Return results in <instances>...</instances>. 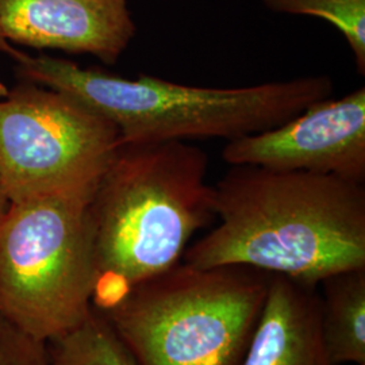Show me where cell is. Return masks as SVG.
<instances>
[{
    "mask_svg": "<svg viewBox=\"0 0 365 365\" xmlns=\"http://www.w3.org/2000/svg\"><path fill=\"white\" fill-rule=\"evenodd\" d=\"M217 227L184 252L318 286L365 268V185L334 175L230 165L214 185Z\"/></svg>",
    "mask_w": 365,
    "mask_h": 365,
    "instance_id": "1",
    "label": "cell"
},
{
    "mask_svg": "<svg viewBox=\"0 0 365 365\" xmlns=\"http://www.w3.org/2000/svg\"><path fill=\"white\" fill-rule=\"evenodd\" d=\"M207 170L209 156L188 143H119L90 203L95 310L179 264L192 235L215 220Z\"/></svg>",
    "mask_w": 365,
    "mask_h": 365,
    "instance_id": "2",
    "label": "cell"
},
{
    "mask_svg": "<svg viewBox=\"0 0 365 365\" xmlns=\"http://www.w3.org/2000/svg\"><path fill=\"white\" fill-rule=\"evenodd\" d=\"M15 64L22 81L63 92L105 118L119 143L232 141L276 128L333 92L327 75L218 88L149 75L122 78L49 54L22 53Z\"/></svg>",
    "mask_w": 365,
    "mask_h": 365,
    "instance_id": "3",
    "label": "cell"
},
{
    "mask_svg": "<svg viewBox=\"0 0 365 365\" xmlns=\"http://www.w3.org/2000/svg\"><path fill=\"white\" fill-rule=\"evenodd\" d=\"M271 276L182 261L99 313L137 365H241Z\"/></svg>",
    "mask_w": 365,
    "mask_h": 365,
    "instance_id": "4",
    "label": "cell"
},
{
    "mask_svg": "<svg viewBox=\"0 0 365 365\" xmlns=\"http://www.w3.org/2000/svg\"><path fill=\"white\" fill-rule=\"evenodd\" d=\"M93 191L11 203L0 220V318L39 342L63 337L91 313Z\"/></svg>",
    "mask_w": 365,
    "mask_h": 365,
    "instance_id": "5",
    "label": "cell"
},
{
    "mask_svg": "<svg viewBox=\"0 0 365 365\" xmlns=\"http://www.w3.org/2000/svg\"><path fill=\"white\" fill-rule=\"evenodd\" d=\"M118 145L114 125L63 92L22 81L0 99V176L11 203L93 190Z\"/></svg>",
    "mask_w": 365,
    "mask_h": 365,
    "instance_id": "6",
    "label": "cell"
},
{
    "mask_svg": "<svg viewBox=\"0 0 365 365\" xmlns=\"http://www.w3.org/2000/svg\"><path fill=\"white\" fill-rule=\"evenodd\" d=\"M229 165L334 175L365 182V88L327 98L297 117L256 134L227 141Z\"/></svg>",
    "mask_w": 365,
    "mask_h": 365,
    "instance_id": "7",
    "label": "cell"
},
{
    "mask_svg": "<svg viewBox=\"0 0 365 365\" xmlns=\"http://www.w3.org/2000/svg\"><path fill=\"white\" fill-rule=\"evenodd\" d=\"M0 30L11 45L91 54L113 66L137 26L128 0H0Z\"/></svg>",
    "mask_w": 365,
    "mask_h": 365,
    "instance_id": "8",
    "label": "cell"
},
{
    "mask_svg": "<svg viewBox=\"0 0 365 365\" xmlns=\"http://www.w3.org/2000/svg\"><path fill=\"white\" fill-rule=\"evenodd\" d=\"M318 286L272 274L241 365H334L321 329Z\"/></svg>",
    "mask_w": 365,
    "mask_h": 365,
    "instance_id": "9",
    "label": "cell"
},
{
    "mask_svg": "<svg viewBox=\"0 0 365 365\" xmlns=\"http://www.w3.org/2000/svg\"><path fill=\"white\" fill-rule=\"evenodd\" d=\"M318 286L321 329L334 365H365V268L327 276Z\"/></svg>",
    "mask_w": 365,
    "mask_h": 365,
    "instance_id": "10",
    "label": "cell"
},
{
    "mask_svg": "<svg viewBox=\"0 0 365 365\" xmlns=\"http://www.w3.org/2000/svg\"><path fill=\"white\" fill-rule=\"evenodd\" d=\"M51 365H137L105 317L92 307L83 324L48 344Z\"/></svg>",
    "mask_w": 365,
    "mask_h": 365,
    "instance_id": "11",
    "label": "cell"
},
{
    "mask_svg": "<svg viewBox=\"0 0 365 365\" xmlns=\"http://www.w3.org/2000/svg\"><path fill=\"white\" fill-rule=\"evenodd\" d=\"M272 13L319 18L336 27L349 45L354 64L365 75V0H262Z\"/></svg>",
    "mask_w": 365,
    "mask_h": 365,
    "instance_id": "12",
    "label": "cell"
},
{
    "mask_svg": "<svg viewBox=\"0 0 365 365\" xmlns=\"http://www.w3.org/2000/svg\"><path fill=\"white\" fill-rule=\"evenodd\" d=\"M0 365H51L48 344L29 337L0 318Z\"/></svg>",
    "mask_w": 365,
    "mask_h": 365,
    "instance_id": "13",
    "label": "cell"
},
{
    "mask_svg": "<svg viewBox=\"0 0 365 365\" xmlns=\"http://www.w3.org/2000/svg\"><path fill=\"white\" fill-rule=\"evenodd\" d=\"M0 53H4L7 56H10L14 61H15L24 52L14 49L13 45L7 39L4 38V36L1 34V30H0Z\"/></svg>",
    "mask_w": 365,
    "mask_h": 365,
    "instance_id": "14",
    "label": "cell"
},
{
    "mask_svg": "<svg viewBox=\"0 0 365 365\" xmlns=\"http://www.w3.org/2000/svg\"><path fill=\"white\" fill-rule=\"evenodd\" d=\"M11 206V202L9 199V196L6 194V190H4V185H3V180H1V176H0V220L4 217V214L9 211Z\"/></svg>",
    "mask_w": 365,
    "mask_h": 365,
    "instance_id": "15",
    "label": "cell"
},
{
    "mask_svg": "<svg viewBox=\"0 0 365 365\" xmlns=\"http://www.w3.org/2000/svg\"><path fill=\"white\" fill-rule=\"evenodd\" d=\"M9 91H10V90H9V88H7V87L0 81V99L6 98V96L9 95Z\"/></svg>",
    "mask_w": 365,
    "mask_h": 365,
    "instance_id": "16",
    "label": "cell"
}]
</instances>
